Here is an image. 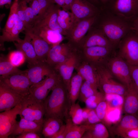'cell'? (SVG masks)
<instances>
[{
    "mask_svg": "<svg viewBox=\"0 0 138 138\" xmlns=\"http://www.w3.org/2000/svg\"><path fill=\"white\" fill-rule=\"evenodd\" d=\"M27 2L25 0H19L18 2L17 14L25 24V10Z\"/></svg>",
    "mask_w": 138,
    "mask_h": 138,
    "instance_id": "cell-40",
    "label": "cell"
},
{
    "mask_svg": "<svg viewBox=\"0 0 138 138\" xmlns=\"http://www.w3.org/2000/svg\"><path fill=\"white\" fill-rule=\"evenodd\" d=\"M0 82L19 94L26 96L29 94L31 85L26 70L5 77H0Z\"/></svg>",
    "mask_w": 138,
    "mask_h": 138,
    "instance_id": "cell-12",
    "label": "cell"
},
{
    "mask_svg": "<svg viewBox=\"0 0 138 138\" xmlns=\"http://www.w3.org/2000/svg\"><path fill=\"white\" fill-rule=\"evenodd\" d=\"M138 127V117L129 114L124 116L115 127V133L122 137L127 131Z\"/></svg>",
    "mask_w": 138,
    "mask_h": 138,
    "instance_id": "cell-27",
    "label": "cell"
},
{
    "mask_svg": "<svg viewBox=\"0 0 138 138\" xmlns=\"http://www.w3.org/2000/svg\"><path fill=\"white\" fill-rule=\"evenodd\" d=\"M63 124V120L58 118L49 117L43 119L41 133L45 138H51Z\"/></svg>",
    "mask_w": 138,
    "mask_h": 138,
    "instance_id": "cell-26",
    "label": "cell"
},
{
    "mask_svg": "<svg viewBox=\"0 0 138 138\" xmlns=\"http://www.w3.org/2000/svg\"><path fill=\"white\" fill-rule=\"evenodd\" d=\"M123 97V110L126 114L138 117V90L132 82L127 86Z\"/></svg>",
    "mask_w": 138,
    "mask_h": 138,
    "instance_id": "cell-20",
    "label": "cell"
},
{
    "mask_svg": "<svg viewBox=\"0 0 138 138\" xmlns=\"http://www.w3.org/2000/svg\"><path fill=\"white\" fill-rule=\"evenodd\" d=\"M94 66L98 75V89L100 91L105 95L116 94L124 97L127 91V87L116 81L114 79L115 78L105 65Z\"/></svg>",
    "mask_w": 138,
    "mask_h": 138,
    "instance_id": "cell-4",
    "label": "cell"
},
{
    "mask_svg": "<svg viewBox=\"0 0 138 138\" xmlns=\"http://www.w3.org/2000/svg\"><path fill=\"white\" fill-rule=\"evenodd\" d=\"M98 89L89 82L84 80L78 99L80 101L85 102L87 99L96 93L98 91Z\"/></svg>",
    "mask_w": 138,
    "mask_h": 138,
    "instance_id": "cell-33",
    "label": "cell"
},
{
    "mask_svg": "<svg viewBox=\"0 0 138 138\" xmlns=\"http://www.w3.org/2000/svg\"><path fill=\"white\" fill-rule=\"evenodd\" d=\"M36 18L31 7L27 6L25 10L24 24L25 30L30 29L32 28L35 23Z\"/></svg>",
    "mask_w": 138,
    "mask_h": 138,
    "instance_id": "cell-39",
    "label": "cell"
},
{
    "mask_svg": "<svg viewBox=\"0 0 138 138\" xmlns=\"http://www.w3.org/2000/svg\"><path fill=\"white\" fill-rule=\"evenodd\" d=\"M79 49L82 59L94 66L105 65L115 51L113 49L100 46Z\"/></svg>",
    "mask_w": 138,
    "mask_h": 138,
    "instance_id": "cell-8",
    "label": "cell"
},
{
    "mask_svg": "<svg viewBox=\"0 0 138 138\" xmlns=\"http://www.w3.org/2000/svg\"><path fill=\"white\" fill-rule=\"evenodd\" d=\"M70 10L76 20L98 15L100 12L88 0H73Z\"/></svg>",
    "mask_w": 138,
    "mask_h": 138,
    "instance_id": "cell-17",
    "label": "cell"
},
{
    "mask_svg": "<svg viewBox=\"0 0 138 138\" xmlns=\"http://www.w3.org/2000/svg\"><path fill=\"white\" fill-rule=\"evenodd\" d=\"M14 42L17 49L24 53L28 65L36 64L40 62L38 59L32 43L31 39L27 34H25L24 39L21 42Z\"/></svg>",
    "mask_w": 138,
    "mask_h": 138,
    "instance_id": "cell-24",
    "label": "cell"
},
{
    "mask_svg": "<svg viewBox=\"0 0 138 138\" xmlns=\"http://www.w3.org/2000/svg\"><path fill=\"white\" fill-rule=\"evenodd\" d=\"M15 137L16 138H40L41 137L38 133L32 132H26Z\"/></svg>",
    "mask_w": 138,
    "mask_h": 138,
    "instance_id": "cell-46",
    "label": "cell"
},
{
    "mask_svg": "<svg viewBox=\"0 0 138 138\" xmlns=\"http://www.w3.org/2000/svg\"><path fill=\"white\" fill-rule=\"evenodd\" d=\"M25 97L0 82L1 112L9 110L18 105Z\"/></svg>",
    "mask_w": 138,
    "mask_h": 138,
    "instance_id": "cell-16",
    "label": "cell"
},
{
    "mask_svg": "<svg viewBox=\"0 0 138 138\" xmlns=\"http://www.w3.org/2000/svg\"><path fill=\"white\" fill-rule=\"evenodd\" d=\"M105 65L115 78L126 87L132 83L129 65L115 53Z\"/></svg>",
    "mask_w": 138,
    "mask_h": 138,
    "instance_id": "cell-7",
    "label": "cell"
},
{
    "mask_svg": "<svg viewBox=\"0 0 138 138\" xmlns=\"http://www.w3.org/2000/svg\"><path fill=\"white\" fill-rule=\"evenodd\" d=\"M90 3L95 5V4H98L99 2V0H88Z\"/></svg>",
    "mask_w": 138,
    "mask_h": 138,
    "instance_id": "cell-54",
    "label": "cell"
},
{
    "mask_svg": "<svg viewBox=\"0 0 138 138\" xmlns=\"http://www.w3.org/2000/svg\"><path fill=\"white\" fill-rule=\"evenodd\" d=\"M81 59L79 50L77 48L64 62L54 68L61 76L67 91L74 71Z\"/></svg>",
    "mask_w": 138,
    "mask_h": 138,
    "instance_id": "cell-13",
    "label": "cell"
},
{
    "mask_svg": "<svg viewBox=\"0 0 138 138\" xmlns=\"http://www.w3.org/2000/svg\"><path fill=\"white\" fill-rule=\"evenodd\" d=\"M129 67L132 82L138 90V65H129Z\"/></svg>",
    "mask_w": 138,
    "mask_h": 138,
    "instance_id": "cell-42",
    "label": "cell"
},
{
    "mask_svg": "<svg viewBox=\"0 0 138 138\" xmlns=\"http://www.w3.org/2000/svg\"><path fill=\"white\" fill-rule=\"evenodd\" d=\"M28 67L26 74L31 85L40 82L45 76H50L56 71L46 62L40 61L36 64L28 65Z\"/></svg>",
    "mask_w": 138,
    "mask_h": 138,
    "instance_id": "cell-19",
    "label": "cell"
},
{
    "mask_svg": "<svg viewBox=\"0 0 138 138\" xmlns=\"http://www.w3.org/2000/svg\"><path fill=\"white\" fill-rule=\"evenodd\" d=\"M12 2V0H0V7H2L6 5H10Z\"/></svg>",
    "mask_w": 138,
    "mask_h": 138,
    "instance_id": "cell-53",
    "label": "cell"
},
{
    "mask_svg": "<svg viewBox=\"0 0 138 138\" xmlns=\"http://www.w3.org/2000/svg\"><path fill=\"white\" fill-rule=\"evenodd\" d=\"M65 118L66 120L65 138H82L87 130V125H77L74 123L69 114Z\"/></svg>",
    "mask_w": 138,
    "mask_h": 138,
    "instance_id": "cell-28",
    "label": "cell"
},
{
    "mask_svg": "<svg viewBox=\"0 0 138 138\" xmlns=\"http://www.w3.org/2000/svg\"><path fill=\"white\" fill-rule=\"evenodd\" d=\"M107 9L130 23L138 17V0H110Z\"/></svg>",
    "mask_w": 138,
    "mask_h": 138,
    "instance_id": "cell-5",
    "label": "cell"
},
{
    "mask_svg": "<svg viewBox=\"0 0 138 138\" xmlns=\"http://www.w3.org/2000/svg\"><path fill=\"white\" fill-rule=\"evenodd\" d=\"M77 48L68 42L53 46L50 50L46 62L54 68L64 62Z\"/></svg>",
    "mask_w": 138,
    "mask_h": 138,
    "instance_id": "cell-15",
    "label": "cell"
},
{
    "mask_svg": "<svg viewBox=\"0 0 138 138\" xmlns=\"http://www.w3.org/2000/svg\"><path fill=\"white\" fill-rule=\"evenodd\" d=\"M52 3L56 4L62 9L66 10L64 0H50Z\"/></svg>",
    "mask_w": 138,
    "mask_h": 138,
    "instance_id": "cell-51",
    "label": "cell"
},
{
    "mask_svg": "<svg viewBox=\"0 0 138 138\" xmlns=\"http://www.w3.org/2000/svg\"><path fill=\"white\" fill-rule=\"evenodd\" d=\"M21 107V102L10 109L0 113V138H8L12 133L17 123L16 119Z\"/></svg>",
    "mask_w": 138,
    "mask_h": 138,
    "instance_id": "cell-14",
    "label": "cell"
},
{
    "mask_svg": "<svg viewBox=\"0 0 138 138\" xmlns=\"http://www.w3.org/2000/svg\"><path fill=\"white\" fill-rule=\"evenodd\" d=\"M91 109L87 107L82 108V114L83 120L82 124H83L86 121Z\"/></svg>",
    "mask_w": 138,
    "mask_h": 138,
    "instance_id": "cell-50",
    "label": "cell"
},
{
    "mask_svg": "<svg viewBox=\"0 0 138 138\" xmlns=\"http://www.w3.org/2000/svg\"><path fill=\"white\" fill-rule=\"evenodd\" d=\"M7 56L9 60L12 64L16 67L22 65L26 60L23 52L18 50L11 51Z\"/></svg>",
    "mask_w": 138,
    "mask_h": 138,
    "instance_id": "cell-37",
    "label": "cell"
},
{
    "mask_svg": "<svg viewBox=\"0 0 138 138\" xmlns=\"http://www.w3.org/2000/svg\"><path fill=\"white\" fill-rule=\"evenodd\" d=\"M22 71L13 65L9 60L7 56L1 54L0 57V74L5 77L14 74L22 73Z\"/></svg>",
    "mask_w": 138,
    "mask_h": 138,
    "instance_id": "cell-32",
    "label": "cell"
},
{
    "mask_svg": "<svg viewBox=\"0 0 138 138\" xmlns=\"http://www.w3.org/2000/svg\"><path fill=\"white\" fill-rule=\"evenodd\" d=\"M82 108L78 103L71 104L68 114L72 121L77 125L82 124L83 120L82 114Z\"/></svg>",
    "mask_w": 138,
    "mask_h": 138,
    "instance_id": "cell-35",
    "label": "cell"
},
{
    "mask_svg": "<svg viewBox=\"0 0 138 138\" xmlns=\"http://www.w3.org/2000/svg\"><path fill=\"white\" fill-rule=\"evenodd\" d=\"M21 105L20 116L42 125L45 114L44 102L37 101L29 94L24 97Z\"/></svg>",
    "mask_w": 138,
    "mask_h": 138,
    "instance_id": "cell-6",
    "label": "cell"
},
{
    "mask_svg": "<svg viewBox=\"0 0 138 138\" xmlns=\"http://www.w3.org/2000/svg\"><path fill=\"white\" fill-rule=\"evenodd\" d=\"M100 122H101V121L98 116L95 109H91L86 121L83 124H91Z\"/></svg>",
    "mask_w": 138,
    "mask_h": 138,
    "instance_id": "cell-43",
    "label": "cell"
},
{
    "mask_svg": "<svg viewBox=\"0 0 138 138\" xmlns=\"http://www.w3.org/2000/svg\"><path fill=\"white\" fill-rule=\"evenodd\" d=\"M109 105L105 100L100 102L95 109L96 113L101 122L105 124L108 121L107 113Z\"/></svg>",
    "mask_w": 138,
    "mask_h": 138,
    "instance_id": "cell-38",
    "label": "cell"
},
{
    "mask_svg": "<svg viewBox=\"0 0 138 138\" xmlns=\"http://www.w3.org/2000/svg\"><path fill=\"white\" fill-rule=\"evenodd\" d=\"M101 11L94 24L104 33L115 49L121 40L131 30V23L107 9Z\"/></svg>",
    "mask_w": 138,
    "mask_h": 138,
    "instance_id": "cell-1",
    "label": "cell"
},
{
    "mask_svg": "<svg viewBox=\"0 0 138 138\" xmlns=\"http://www.w3.org/2000/svg\"><path fill=\"white\" fill-rule=\"evenodd\" d=\"M95 46L104 47L115 50L103 32L94 24L80 43L78 48L81 49Z\"/></svg>",
    "mask_w": 138,
    "mask_h": 138,
    "instance_id": "cell-11",
    "label": "cell"
},
{
    "mask_svg": "<svg viewBox=\"0 0 138 138\" xmlns=\"http://www.w3.org/2000/svg\"><path fill=\"white\" fill-rule=\"evenodd\" d=\"M62 79L56 71L40 82L31 85L29 95L37 101L44 102L49 92Z\"/></svg>",
    "mask_w": 138,
    "mask_h": 138,
    "instance_id": "cell-9",
    "label": "cell"
},
{
    "mask_svg": "<svg viewBox=\"0 0 138 138\" xmlns=\"http://www.w3.org/2000/svg\"><path fill=\"white\" fill-rule=\"evenodd\" d=\"M38 1L41 10L40 14L37 16V18L40 19L43 17L53 3L50 0H38Z\"/></svg>",
    "mask_w": 138,
    "mask_h": 138,
    "instance_id": "cell-41",
    "label": "cell"
},
{
    "mask_svg": "<svg viewBox=\"0 0 138 138\" xmlns=\"http://www.w3.org/2000/svg\"><path fill=\"white\" fill-rule=\"evenodd\" d=\"M19 0H15L11 6L8 18L4 27L2 30V33L1 36L3 37L6 35L14 26Z\"/></svg>",
    "mask_w": 138,
    "mask_h": 138,
    "instance_id": "cell-34",
    "label": "cell"
},
{
    "mask_svg": "<svg viewBox=\"0 0 138 138\" xmlns=\"http://www.w3.org/2000/svg\"><path fill=\"white\" fill-rule=\"evenodd\" d=\"M20 121L18 122L14 130L10 136H15L28 132H41L42 125L25 119L20 116Z\"/></svg>",
    "mask_w": 138,
    "mask_h": 138,
    "instance_id": "cell-25",
    "label": "cell"
},
{
    "mask_svg": "<svg viewBox=\"0 0 138 138\" xmlns=\"http://www.w3.org/2000/svg\"><path fill=\"white\" fill-rule=\"evenodd\" d=\"M105 100V94L100 91H98L87 99L84 102L87 107L95 109L100 102Z\"/></svg>",
    "mask_w": 138,
    "mask_h": 138,
    "instance_id": "cell-36",
    "label": "cell"
},
{
    "mask_svg": "<svg viewBox=\"0 0 138 138\" xmlns=\"http://www.w3.org/2000/svg\"><path fill=\"white\" fill-rule=\"evenodd\" d=\"M131 30L138 36V17L131 23Z\"/></svg>",
    "mask_w": 138,
    "mask_h": 138,
    "instance_id": "cell-49",
    "label": "cell"
},
{
    "mask_svg": "<svg viewBox=\"0 0 138 138\" xmlns=\"http://www.w3.org/2000/svg\"><path fill=\"white\" fill-rule=\"evenodd\" d=\"M116 49L115 54L129 65H138V36L133 31L122 38Z\"/></svg>",
    "mask_w": 138,
    "mask_h": 138,
    "instance_id": "cell-3",
    "label": "cell"
},
{
    "mask_svg": "<svg viewBox=\"0 0 138 138\" xmlns=\"http://www.w3.org/2000/svg\"><path fill=\"white\" fill-rule=\"evenodd\" d=\"M83 80L82 76L77 73L73 74L68 90L71 104L75 103L78 99L80 88Z\"/></svg>",
    "mask_w": 138,
    "mask_h": 138,
    "instance_id": "cell-31",
    "label": "cell"
},
{
    "mask_svg": "<svg viewBox=\"0 0 138 138\" xmlns=\"http://www.w3.org/2000/svg\"><path fill=\"white\" fill-rule=\"evenodd\" d=\"M65 124H63L58 131L51 138H65Z\"/></svg>",
    "mask_w": 138,
    "mask_h": 138,
    "instance_id": "cell-48",
    "label": "cell"
},
{
    "mask_svg": "<svg viewBox=\"0 0 138 138\" xmlns=\"http://www.w3.org/2000/svg\"><path fill=\"white\" fill-rule=\"evenodd\" d=\"M15 26L19 31L21 32L25 29L24 24L17 14L16 15Z\"/></svg>",
    "mask_w": 138,
    "mask_h": 138,
    "instance_id": "cell-47",
    "label": "cell"
},
{
    "mask_svg": "<svg viewBox=\"0 0 138 138\" xmlns=\"http://www.w3.org/2000/svg\"><path fill=\"white\" fill-rule=\"evenodd\" d=\"M86 124L87 129L82 138H107L109 137V135L108 131L105 125L102 122Z\"/></svg>",
    "mask_w": 138,
    "mask_h": 138,
    "instance_id": "cell-29",
    "label": "cell"
},
{
    "mask_svg": "<svg viewBox=\"0 0 138 138\" xmlns=\"http://www.w3.org/2000/svg\"><path fill=\"white\" fill-rule=\"evenodd\" d=\"M59 7L57 5L53 4L43 17L40 19H37L36 21H39L50 29L66 37L67 33L60 27L57 22L58 10Z\"/></svg>",
    "mask_w": 138,
    "mask_h": 138,
    "instance_id": "cell-23",
    "label": "cell"
},
{
    "mask_svg": "<svg viewBox=\"0 0 138 138\" xmlns=\"http://www.w3.org/2000/svg\"><path fill=\"white\" fill-rule=\"evenodd\" d=\"M32 31L46 41L51 47L59 44L65 39L61 33L52 30L39 21H36Z\"/></svg>",
    "mask_w": 138,
    "mask_h": 138,
    "instance_id": "cell-18",
    "label": "cell"
},
{
    "mask_svg": "<svg viewBox=\"0 0 138 138\" xmlns=\"http://www.w3.org/2000/svg\"><path fill=\"white\" fill-rule=\"evenodd\" d=\"M59 7L58 10L57 22L60 27L66 32L67 35L76 20L71 12L61 9Z\"/></svg>",
    "mask_w": 138,
    "mask_h": 138,
    "instance_id": "cell-30",
    "label": "cell"
},
{
    "mask_svg": "<svg viewBox=\"0 0 138 138\" xmlns=\"http://www.w3.org/2000/svg\"><path fill=\"white\" fill-rule=\"evenodd\" d=\"M98 15L76 20L66 36L68 42L78 48L82 40L96 22Z\"/></svg>",
    "mask_w": 138,
    "mask_h": 138,
    "instance_id": "cell-10",
    "label": "cell"
},
{
    "mask_svg": "<svg viewBox=\"0 0 138 138\" xmlns=\"http://www.w3.org/2000/svg\"><path fill=\"white\" fill-rule=\"evenodd\" d=\"M65 6L66 10L69 11L71 10V7L73 0H64Z\"/></svg>",
    "mask_w": 138,
    "mask_h": 138,
    "instance_id": "cell-52",
    "label": "cell"
},
{
    "mask_svg": "<svg viewBox=\"0 0 138 138\" xmlns=\"http://www.w3.org/2000/svg\"><path fill=\"white\" fill-rule=\"evenodd\" d=\"M75 69L84 80L89 82L98 89L99 80L95 67L88 62L81 59Z\"/></svg>",
    "mask_w": 138,
    "mask_h": 138,
    "instance_id": "cell-22",
    "label": "cell"
},
{
    "mask_svg": "<svg viewBox=\"0 0 138 138\" xmlns=\"http://www.w3.org/2000/svg\"><path fill=\"white\" fill-rule=\"evenodd\" d=\"M25 34H27L31 39L32 43L39 60L46 62L51 46L41 38L34 34L31 29L25 30Z\"/></svg>",
    "mask_w": 138,
    "mask_h": 138,
    "instance_id": "cell-21",
    "label": "cell"
},
{
    "mask_svg": "<svg viewBox=\"0 0 138 138\" xmlns=\"http://www.w3.org/2000/svg\"><path fill=\"white\" fill-rule=\"evenodd\" d=\"M121 137L126 138H138V127L128 130Z\"/></svg>",
    "mask_w": 138,
    "mask_h": 138,
    "instance_id": "cell-45",
    "label": "cell"
},
{
    "mask_svg": "<svg viewBox=\"0 0 138 138\" xmlns=\"http://www.w3.org/2000/svg\"><path fill=\"white\" fill-rule=\"evenodd\" d=\"M30 7H31L35 16L37 18L40 13L41 8L38 0H32Z\"/></svg>",
    "mask_w": 138,
    "mask_h": 138,
    "instance_id": "cell-44",
    "label": "cell"
},
{
    "mask_svg": "<svg viewBox=\"0 0 138 138\" xmlns=\"http://www.w3.org/2000/svg\"><path fill=\"white\" fill-rule=\"evenodd\" d=\"M44 101L45 118L53 117L63 120L68 115L71 105L67 90L62 79L53 88Z\"/></svg>",
    "mask_w": 138,
    "mask_h": 138,
    "instance_id": "cell-2",
    "label": "cell"
},
{
    "mask_svg": "<svg viewBox=\"0 0 138 138\" xmlns=\"http://www.w3.org/2000/svg\"><path fill=\"white\" fill-rule=\"evenodd\" d=\"M102 3L105 4L108 3L110 0H99Z\"/></svg>",
    "mask_w": 138,
    "mask_h": 138,
    "instance_id": "cell-55",
    "label": "cell"
},
{
    "mask_svg": "<svg viewBox=\"0 0 138 138\" xmlns=\"http://www.w3.org/2000/svg\"><path fill=\"white\" fill-rule=\"evenodd\" d=\"M25 0L27 2V3H29L30 2H31V1H32V0Z\"/></svg>",
    "mask_w": 138,
    "mask_h": 138,
    "instance_id": "cell-56",
    "label": "cell"
}]
</instances>
